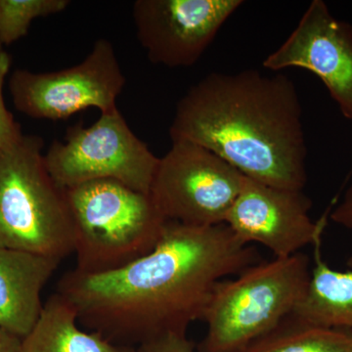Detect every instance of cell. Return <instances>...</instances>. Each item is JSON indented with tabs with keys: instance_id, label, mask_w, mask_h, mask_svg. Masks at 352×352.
<instances>
[{
	"instance_id": "obj_19",
	"label": "cell",
	"mask_w": 352,
	"mask_h": 352,
	"mask_svg": "<svg viewBox=\"0 0 352 352\" xmlns=\"http://www.w3.org/2000/svg\"><path fill=\"white\" fill-rule=\"evenodd\" d=\"M333 222L344 228L352 229V184L346 189L344 198L329 215Z\"/></svg>"
},
{
	"instance_id": "obj_17",
	"label": "cell",
	"mask_w": 352,
	"mask_h": 352,
	"mask_svg": "<svg viewBox=\"0 0 352 352\" xmlns=\"http://www.w3.org/2000/svg\"><path fill=\"white\" fill-rule=\"evenodd\" d=\"M11 58L8 53H0V156L23 135L19 124L12 113L6 108L3 98V87L10 71Z\"/></svg>"
},
{
	"instance_id": "obj_1",
	"label": "cell",
	"mask_w": 352,
	"mask_h": 352,
	"mask_svg": "<svg viewBox=\"0 0 352 352\" xmlns=\"http://www.w3.org/2000/svg\"><path fill=\"white\" fill-rule=\"evenodd\" d=\"M258 252L226 224L166 222L156 247L124 267L99 274L65 273L56 293L78 323L118 346H142L170 333L186 335L201 320L215 286L261 263Z\"/></svg>"
},
{
	"instance_id": "obj_10",
	"label": "cell",
	"mask_w": 352,
	"mask_h": 352,
	"mask_svg": "<svg viewBox=\"0 0 352 352\" xmlns=\"http://www.w3.org/2000/svg\"><path fill=\"white\" fill-rule=\"evenodd\" d=\"M311 200L303 191L278 188L244 178L226 223L243 243L259 244L284 258L322 243L327 214L314 221Z\"/></svg>"
},
{
	"instance_id": "obj_3",
	"label": "cell",
	"mask_w": 352,
	"mask_h": 352,
	"mask_svg": "<svg viewBox=\"0 0 352 352\" xmlns=\"http://www.w3.org/2000/svg\"><path fill=\"white\" fill-rule=\"evenodd\" d=\"M311 277L303 252L250 266L215 286L201 320L207 333L198 352H239L295 311Z\"/></svg>"
},
{
	"instance_id": "obj_11",
	"label": "cell",
	"mask_w": 352,
	"mask_h": 352,
	"mask_svg": "<svg viewBox=\"0 0 352 352\" xmlns=\"http://www.w3.org/2000/svg\"><path fill=\"white\" fill-rule=\"evenodd\" d=\"M264 68H300L320 78L346 119L352 122V25L331 13L323 0H314L300 22Z\"/></svg>"
},
{
	"instance_id": "obj_16",
	"label": "cell",
	"mask_w": 352,
	"mask_h": 352,
	"mask_svg": "<svg viewBox=\"0 0 352 352\" xmlns=\"http://www.w3.org/2000/svg\"><path fill=\"white\" fill-rule=\"evenodd\" d=\"M69 0H0V43L10 45L24 38L32 23L66 10Z\"/></svg>"
},
{
	"instance_id": "obj_8",
	"label": "cell",
	"mask_w": 352,
	"mask_h": 352,
	"mask_svg": "<svg viewBox=\"0 0 352 352\" xmlns=\"http://www.w3.org/2000/svg\"><path fill=\"white\" fill-rule=\"evenodd\" d=\"M126 82L113 43L100 38L80 63L69 68L45 73L16 69L9 90L19 112L34 119L59 120L88 108L101 113L118 110Z\"/></svg>"
},
{
	"instance_id": "obj_12",
	"label": "cell",
	"mask_w": 352,
	"mask_h": 352,
	"mask_svg": "<svg viewBox=\"0 0 352 352\" xmlns=\"http://www.w3.org/2000/svg\"><path fill=\"white\" fill-rule=\"evenodd\" d=\"M61 259L0 248V329L24 339L38 322L41 292Z\"/></svg>"
},
{
	"instance_id": "obj_13",
	"label": "cell",
	"mask_w": 352,
	"mask_h": 352,
	"mask_svg": "<svg viewBox=\"0 0 352 352\" xmlns=\"http://www.w3.org/2000/svg\"><path fill=\"white\" fill-rule=\"evenodd\" d=\"M314 248L307 294L292 315L310 325L352 335V270H333L322 258L321 243Z\"/></svg>"
},
{
	"instance_id": "obj_2",
	"label": "cell",
	"mask_w": 352,
	"mask_h": 352,
	"mask_svg": "<svg viewBox=\"0 0 352 352\" xmlns=\"http://www.w3.org/2000/svg\"><path fill=\"white\" fill-rule=\"evenodd\" d=\"M170 136L210 150L263 184L298 191L307 185L302 103L283 74H208L178 101Z\"/></svg>"
},
{
	"instance_id": "obj_4",
	"label": "cell",
	"mask_w": 352,
	"mask_h": 352,
	"mask_svg": "<svg viewBox=\"0 0 352 352\" xmlns=\"http://www.w3.org/2000/svg\"><path fill=\"white\" fill-rule=\"evenodd\" d=\"M43 140L23 134L0 156V248L64 259L75 251L66 189L44 162Z\"/></svg>"
},
{
	"instance_id": "obj_14",
	"label": "cell",
	"mask_w": 352,
	"mask_h": 352,
	"mask_svg": "<svg viewBox=\"0 0 352 352\" xmlns=\"http://www.w3.org/2000/svg\"><path fill=\"white\" fill-rule=\"evenodd\" d=\"M78 324L74 307L63 296L53 294L34 327L22 339L20 352H131L100 333L85 332Z\"/></svg>"
},
{
	"instance_id": "obj_21",
	"label": "cell",
	"mask_w": 352,
	"mask_h": 352,
	"mask_svg": "<svg viewBox=\"0 0 352 352\" xmlns=\"http://www.w3.org/2000/svg\"><path fill=\"white\" fill-rule=\"evenodd\" d=\"M346 266L349 270H352V254L349 256V258L346 261Z\"/></svg>"
},
{
	"instance_id": "obj_15",
	"label": "cell",
	"mask_w": 352,
	"mask_h": 352,
	"mask_svg": "<svg viewBox=\"0 0 352 352\" xmlns=\"http://www.w3.org/2000/svg\"><path fill=\"white\" fill-rule=\"evenodd\" d=\"M239 352H352V335L310 325L291 315Z\"/></svg>"
},
{
	"instance_id": "obj_22",
	"label": "cell",
	"mask_w": 352,
	"mask_h": 352,
	"mask_svg": "<svg viewBox=\"0 0 352 352\" xmlns=\"http://www.w3.org/2000/svg\"><path fill=\"white\" fill-rule=\"evenodd\" d=\"M3 45L0 43V53L3 52Z\"/></svg>"
},
{
	"instance_id": "obj_20",
	"label": "cell",
	"mask_w": 352,
	"mask_h": 352,
	"mask_svg": "<svg viewBox=\"0 0 352 352\" xmlns=\"http://www.w3.org/2000/svg\"><path fill=\"white\" fill-rule=\"evenodd\" d=\"M22 340L0 329V352H20Z\"/></svg>"
},
{
	"instance_id": "obj_5",
	"label": "cell",
	"mask_w": 352,
	"mask_h": 352,
	"mask_svg": "<svg viewBox=\"0 0 352 352\" xmlns=\"http://www.w3.org/2000/svg\"><path fill=\"white\" fill-rule=\"evenodd\" d=\"M75 223V270L99 274L119 270L154 250L168 220L150 194L113 179L66 189Z\"/></svg>"
},
{
	"instance_id": "obj_6",
	"label": "cell",
	"mask_w": 352,
	"mask_h": 352,
	"mask_svg": "<svg viewBox=\"0 0 352 352\" xmlns=\"http://www.w3.org/2000/svg\"><path fill=\"white\" fill-rule=\"evenodd\" d=\"M159 160L119 109L101 113L91 126L69 127L64 141H53L44 154L46 168L62 188L113 179L145 194H150Z\"/></svg>"
},
{
	"instance_id": "obj_7",
	"label": "cell",
	"mask_w": 352,
	"mask_h": 352,
	"mask_svg": "<svg viewBox=\"0 0 352 352\" xmlns=\"http://www.w3.org/2000/svg\"><path fill=\"white\" fill-rule=\"evenodd\" d=\"M245 175L214 153L173 141L160 157L150 195L168 221L207 227L226 223Z\"/></svg>"
},
{
	"instance_id": "obj_18",
	"label": "cell",
	"mask_w": 352,
	"mask_h": 352,
	"mask_svg": "<svg viewBox=\"0 0 352 352\" xmlns=\"http://www.w3.org/2000/svg\"><path fill=\"white\" fill-rule=\"evenodd\" d=\"M136 352H195V347L186 335L170 333L145 342Z\"/></svg>"
},
{
	"instance_id": "obj_9",
	"label": "cell",
	"mask_w": 352,
	"mask_h": 352,
	"mask_svg": "<svg viewBox=\"0 0 352 352\" xmlns=\"http://www.w3.org/2000/svg\"><path fill=\"white\" fill-rule=\"evenodd\" d=\"M242 0H136V38L153 64L189 68L203 56Z\"/></svg>"
}]
</instances>
